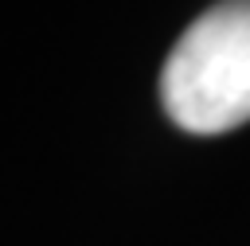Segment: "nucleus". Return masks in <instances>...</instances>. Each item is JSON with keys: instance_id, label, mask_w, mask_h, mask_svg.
Instances as JSON below:
<instances>
[{"instance_id": "1", "label": "nucleus", "mask_w": 250, "mask_h": 246, "mask_svg": "<svg viewBox=\"0 0 250 246\" xmlns=\"http://www.w3.org/2000/svg\"><path fill=\"white\" fill-rule=\"evenodd\" d=\"M160 102L195 137L250 121V0H219L191 20L164 59Z\"/></svg>"}]
</instances>
